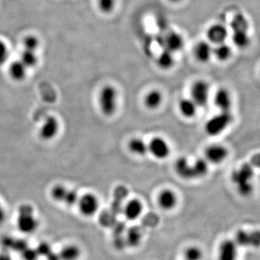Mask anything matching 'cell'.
<instances>
[{"label":"cell","mask_w":260,"mask_h":260,"mask_svg":"<svg viewBox=\"0 0 260 260\" xmlns=\"http://www.w3.org/2000/svg\"><path fill=\"white\" fill-rule=\"evenodd\" d=\"M46 258H47L48 260H61L59 254H55L52 252Z\"/></svg>","instance_id":"38"},{"label":"cell","mask_w":260,"mask_h":260,"mask_svg":"<svg viewBox=\"0 0 260 260\" xmlns=\"http://www.w3.org/2000/svg\"><path fill=\"white\" fill-rule=\"evenodd\" d=\"M208 162L203 158H198L192 164L194 178L200 179L204 177L208 173Z\"/></svg>","instance_id":"23"},{"label":"cell","mask_w":260,"mask_h":260,"mask_svg":"<svg viewBox=\"0 0 260 260\" xmlns=\"http://www.w3.org/2000/svg\"><path fill=\"white\" fill-rule=\"evenodd\" d=\"M59 129L60 125L58 119L54 116H48L40 128V137L45 141L53 140L57 136Z\"/></svg>","instance_id":"9"},{"label":"cell","mask_w":260,"mask_h":260,"mask_svg":"<svg viewBox=\"0 0 260 260\" xmlns=\"http://www.w3.org/2000/svg\"><path fill=\"white\" fill-rule=\"evenodd\" d=\"M27 69L28 68L22 63L21 61H14L9 67V74L13 80L22 81L26 77Z\"/></svg>","instance_id":"20"},{"label":"cell","mask_w":260,"mask_h":260,"mask_svg":"<svg viewBox=\"0 0 260 260\" xmlns=\"http://www.w3.org/2000/svg\"><path fill=\"white\" fill-rule=\"evenodd\" d=\"M172 52L164 49L158 58V65L163 70H168L174 64Z\"/></svg>","instance_id":"26"},{"label":"cell","mask_w":260,"mask_h":260,"mask_svg":"<svg viewBox=\"0 0 260 260\" xmlns=\"http://www.w3.org/2000/svg\"><path fill=\"white\" fill-rule=\"evenodd\" d=\"M99 9L104 13H109L115 7V0H98Z\"/></svg>","instance_id":"33"},{"label":"cell","mask_w":260,"mask_h":260,"mask_svg":"<svg viewBox=\"0 0 260 260\" xmlns=\"http://www.w3.org/2000/svg\"><path fill=\"white\" fill-rule=\"evenodd\" d=\"M204 155L208 164L217 165L225 161L228 155V150L225 146L221 144L210 145L205 149Z\"/></svg>","instance_id":"11"},{"label":"cell","mask_w":260,"mask_h":260,"mask_svg":"<svg viewBox=\"0 0 260 260\" xmlns=\"http://www.w3.org/2000/svg\"><path fill=\"white\" fill-rule=\"evenodd\" d=\"M143 211V204L138 199H131L124 207V215L129 221H135L140 218Z\"/></svg>","instance_id":"14"},{"label":"cell","mask_w":260,"mask_h":260,"mask_svg":"<svg viewBox=\"0 0 260 260\" xmlns=\"http://www.w3.org/2000/svg\"><path fill=\"white\" fill-rule=\"evenodd\" d=\"M77 204L80 213L88 218L95 216L99 209V200L96 195L92 193L84 194L79 197Z\"/></svg>","instance_id":"6"},{"label":"cell","mask_w":260,"mask_h":260,"mask_svg":"<svg viewBox=\"0 0 260 260\" xmlns=\"http://www.w3.org/2000/svg\"><path fill=\"white\" fill-rule=\"evenodd\" d=\"M213 54L219 61H226L231 55V49L228 45L222 43L213 49Z\"/></svg>","instance_id":"27"},{"label":"cell","mask_w":260,"mask_h":260,"mask_svg":"<svg viewBox=\"0 0 260 260\" xmlns=\"http://www.w3.org/2000/svg\"><path fill=\"white\" fill-rule=\"evenodd\" d=\"M238 244L232 239H225L218 246V260H237Z\"/></svg>","instance_id":"10"},{"label":"cell","mask_w":260,"mask_h":260,"mask_svg":"<svg viewBox=\"0 0 260 260\" xmlns=\"http://www.w3.org/2000/svg\"><path fill=\"white\" fill-rule=\"evenodd\" d=\"M9 57V51L7 45L0 40V66L4 65Z\"/></svg>","instance_id":"34"},{"label":"cell","mask_w":260,"mask_h":260,"mask_svg":"<svg viewBox=\"0 0 260 260\" xmlns=\"http://www.w3.org/2000/svg\"><path fill=\"white\" fill-rule=\"evenodd\" d=\"M6 219V213L5 210H4V207L1 205V203H0V225L2 224L4 222Z\"/></svg>","instance_id":"37"},{"label":"cell","mask_w":260,"mask_h":260,"mask_svg":"<svg viewBox=\"0 0 260 260\" xmlns=\"http://www.w3.org/2000/svg\"><path fill=\"white\" fill-rule=\"evenodd\" d=\"M17 226L24 234H32L38 227V221L35 216L34 207L28 204H23L19 207Z\"/></svg>","instance_id":"2"},{"label":"cell","mask_w":260,"mask_h":260,"mask_svg":"<svg viewBox=\"0 0 260 260\" xmlns=\"http://www.w3.org/2000/svg\"><path fill=\"white\" fill-rule=\"evenodd\" d=\"M61 260H77L80 256V249L75 245L65 246L59 254Z\"/></svg>","instance_id":"24"},{"label":"cell","mask_w":260,"mask_h":260,"mask_svg":"<svg viewBox=\"0 0 260 260\" xmlns=\"http://www.w3.org/2000/svg\"><path fill=\"white\" fill-rule=\"evenodd\" d=\"M194 53L199 62H207L213 55V48L208 42L200 41L196 45Z\"/></svg>","instance_id":"18"},{"label":"cell","mask_w":260,"mask_h":260,"mask_svg":"<svg viewBox=\"0 0 260 260\" xmlns=\"http://www.w3.org/2000/svg\"><path fill=\"white\" fill-rule=\"evenodd\" d=\"M231 27L234 32V31H246L249 28V23L243 15L237 14L231 20Z\"/></svg>","instance_id":"28"},{"label":"cell","mask_w":260,"mask_h":260,"mask_svg":"<svg viewBox=\"0 0 260 260\" xmlns=\"http://www.w3.org/2000/svg\"><path fill=\"white\" fill-rule=\"evenodd\" d=\"M20 60L27 68H32V67H35L38 63V56L37 55V52L24 49L21 56H20Z\"/></svg>","instance_id":"25"},{"label":"cell","mask_w":260,"mask_h":260,"mask_svg":"<svg viewBox=\"0 0 260 260\" xmlns=\"http://www.w3.org/2000/svg\"><path fill=\"white\" fill-rule=\"evenodd\" d=\"M170 1H171V2H179V1H182V0H169Z\"/></svg>","instance_id":"40"},{"label":"cell","mask_w":260,"mask_h":260,"mask_svg":"<svg viewBox=\"0 0 260 260\" xmlns=\"http://www.w3.org/2000/svg\"><path fill=\"white\" fill-rule=\"evenodd\" d=\"M148 149L149 152L158 160L166 159L171 152V149L167 140L160 137H153L148 144Z\"/></svg>","instance_id":"8"},{"label":"cell","mask_w":260,"mask_h":260,"mask_svg":"<svg viewBox=\"0 0 260 260\" xmlns=\"http://www.w3.org/2000/svg\"><path fill=\"white\" fill-rule=\"evenodd\" d=\"M232 113L228 111H220L210 118L204 125V131L210 136H218L231 125L233 122Z\"/></svg>","instance_id":"4"},{"label":"cell","mask_w":260,"mask_h":260,"mask_svg":"<svg viewBox=\"0 0 260 260\" xmlns=\"http://www.w3.org/2000/svg\"><path fill=\"white\" fill-rule=\"evenodd\" d=\"M51 196L54 200L58 203H64L68 206L77 204L79 196L76 191L69 189L63 185H56L52 188Z\"/></svg>","instance_id":"5"},{"label":"cell","mask_w":260,"mask_h":260,"mask_svg":"<svg viewBox=\"0 0 260 260\" xmlns=\"http://www.w3.org/2000/svg\"><path fill=\"white\" fill-rule=\"evenodd\" d=\"M184 258L185 260H203V250L196 246H189L184 252Z\"/></svg>","instance_id":"30"},{"label":"cell","mask_w":260,"mask_h":260,"mask_svg":"<svg viewBox=\"0 0 260 260\" xmlns=\"http://www.w3.org/2000/svg\"><path fill=\"white\" fill-rule=\"evenodd\" d=\"M255 175L253 167L249 164H242L231 175V180L237 186L239 195L249 197L253 192L252 179Z\"/></svg>","instance_id":"1"},{"label":"cell","mask_w":260,"mask_h":260,"mask_svg":"<svg viewBox=\"0 0 260 260\" xmlns=\"http://www.w3.org/2000/svg\"><path fill=\"white\" fill-rule=\"evenodd\" d=\"M164 43L165 49L173 53L181 50L183 48L184 39L180 34L172 32L165 37Z\"/></svg>","instance_id":"17"},{"label":"cell","mask_w":260,"mask_h":260,"mask_svg":"<svg viewBox=\"0 0 260 260\" xmlns=\"http://www.w3.org/2000/svg\"><path fill=\"white\" fill-rule=\"evenodd\" d=\"M177 203V196L171 189H164L158 196V205L162 210L166 211H170L174 209Z\"/></svg>","instance_id":"12"},{"label":"cell","mask_w":260,"mask_h":260,"mask_svg":"<svg viewBox=\"0 0 260 260\" xmlns=\"http://www.w3.org/2000/svg\"><path fill=\"white\" fill-rule=\"evenodd\" d=\"M128 148L130 152L140 156H143L149 152L147 143L143 139L138 137L131 139L128 144Z\"/></svg>","instance_id":"22"},{"label":"cell","mask_w":260,"mask_h":260,"mask_svg":"<svg viewBox=\"0 0 260 260\" xmlns=\"http://www.w3.org/2000/svg\"><path fill=\"white\" fill-rule=\"evenodd\" d=\"M174 169L178 176L185 180H192L194 178L193 170L191 163L185 157L178 158L175 163Z\"/></svg>","instance_id":"13"},{"label":"cell","mask_w":260,"mask_h":260,"mask_svg":"<svg viewBox=\"0 0 260 260\" xmlns=\"http://www.w3.org/2000/svg\"><path fill=\"white\" fill-rule=\"evenodd\" d=\"M98 105L106 116L114 114L118 105V92L114 87L110 85L103 87L98 95Z\"/></svg>","instance_id":"3"},{"label":"cell","mask_w":260,"mask_h":260,"mask_svg":"<svg viewBox=\"0 0 260 260\" xmlns=\"http://www.w3.org/2000/svg\"><path fill=\"white\" fill-rule=\"evenodd\" d=\"M0 260H11V258L7 254H1L0 255Z\"/></svg>","instance_id":"39"},{"label":"cell","mask_w":260,"mask_h":260,"mask_svg":"<svg viewBox=\"0 0 260 260\" xmlns=\"http://www.w3.org/2000/svg\"><path fill=\"white\" fill-rule=\"evenodd\" d=\"M36 250H37L38 255H41V256L44 257H47L52 252L50 246L47 243H40Z\"/></svg>","instance_id":"35"},{"label":"cell","mask_w":260,"mask_h":260,"mask_svg":"<svg viewBox=\"0 0 260 260\" xmlns=\"http://www.w3.org/2000/svg\"><path fill=\"white\" fill-rule=\"evenodd\" d=\"M207 37L210 42L220 44L224 43L228 37L226 28L221 24H215L207 30Z\"/></svg>","instance_id":"15"},{"label":"cell","mask_w":260,"mask_h":260,"mask_svg":"<svg viewBox=\"0 0 260 260\" xmlns=\"http://www.w3.org/2000/svg\"><path fill=\"white\" fill-rule=\"evenodd\" d=\"M141 232L138 229L132 228L128 231V235H127V242L130 246L135 247V246H138L141 241Z\"/></svg>","instance_id":"31"},{"label":"cell","mask_w":260,"mask_h":260,"mask_svg":"<svg viewBox=\"0 0 260 260\" xmlns=\"http://www.w3.org/2000/svg\"><path fill=\"white\" fill-rule=\"evenodd\" d=\"M210 95V86L204 80H197L191 88V99L197 107H203L207 105Z\"/></svg>","instance_id":"7"},{"label":"cell","mask_w":260,"mask_h":260,"mask_svg":"<svg viewBox=\"0 0 260 260\" xmlns=\"http://www.w3.org/2000/svg\"><path fill=\"white\" fill-rule=\"evenodd\" d=\"M232 39L234 44L239 48L246 47L250 41L246 31H234Z\"/></svg>","instance_id":"29"},{"label":"cell","mask_w":260,"mask_h":260,"mask_svg":"<svg viewBox=\"0 0 260 260\" xmlns=\"http://www.w3.org/2000/svg\"><path fill=\"white\" fill-rule=\"evenodd\" d=\"M38 45H39V41H38V38L34 36H29L24 39V49L37 52Z\"/></svg>","instance_id":"32"},{"label":"cell","mask_w":260,"mask_h":260,"mask_svg":"<svg viewBox=\"0 0 260 260\" xmlns=\"http://www.w3.org/2000/svg\"><path fill=\"white\" fill-rule=\"evenodd\" d=\"M214 102L221 111H230L232 105V98L229 91L225 88L218 89L215 95Z\"/></svg>","instance_id":"16"},{"label":"cell","mask_w":260,"mask_h":260,"mask_svg":"<svg viewBox=\"0 0 260 260\" xmlns=\"http://www.w3.org/2000/svg\"><path fill=\"white\" fill-rule=\"evenodd\" d=\"M23 258L25 260H37V257L38 256L37 250H33L31 249H25L23 251Z\"/></svg>","instance_id":"36"},{"label":"cell","mask_w":260,"mask_h":260,"mask_svg":"<svg viewBox=\"0 0 260 260\" xmlns=\"http://www.w3.org/2000/svg\"><path fill=\"white\" fill-rule=\"evenodd\" d=\"M162 93L158 90H152L149 91L145 96L144 104L148 109L155 110L162 104Z\"/></svg>","instance_id":"21"},{"label":"cell","mask_w":260,"mask_h":260,"mask_svg":"<svg viewBox=\"0 0 260 260\" xmlns=\"http://www.w3.org/2000/svg\"><path fill=\"white\" fill-rule=\"evenodd\" d=\"M197 106L191 98H183L179 101V109L181 114L186 119H192L197 114Z\"/></svg>","instance_id":"19"}]
</instances>
